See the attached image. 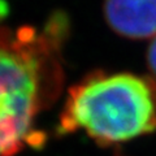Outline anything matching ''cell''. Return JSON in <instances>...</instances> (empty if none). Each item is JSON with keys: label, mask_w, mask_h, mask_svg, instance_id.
<instances>
[{"label": "cell", "mask_w": 156, "mask_h": 156, "mask_svg": "<svg viewBox=\"0 0 156 156\" xmlns=\"http://www.w3.org/2000/svg\"><path fill=\"white\" fill-rule=\"evenodd\" d=\"M66 23L62 14H55L42 33L30 26L0 27V156L42 143L33 125L61 91Z\"/></svg>", "instance_id": "1"}, {"label": "cell", "mask_w": 156, "mask_h": 156, "mask_svg": "<svg viewBox=\"0 0 156 156\" xmlns=\"http://www.w3.org/2000/svg\"><path fill=\"white\" fill-rule=\"evenodd\" d=\"M83 130L111 146L156 130V82L131 73H94L69 89L58 131Z\"/></svg>", "instance_id": "2"}, {"label": "cell", "mask_w": 156, "mask_h": 156, "mask_svg": "<svg viewBox=\"0 0 156 156\" xmlns=\"http://www.w3.org/2000/svg\"><path fill=\"white\" fill-rule=\"evenodd\" d=\"M104 17L112 30L125 38L156 37V0H104Z\"/></svg>", "instance_id": "3"}, {"label": "cell", "mask_w": 156, "mask_h": 156, "mask_svg": "<svg viewBox=\"0 0 156 156\" xmlns=\"http://www.w3.org/2000/svg\"><path fill=\"white\" fill-rule=\"evenodd\" d=\"M147 64H148V68L152 76L155 77L156 80V37L152 38L151 41V44L148 47V51H147Z\"/></svg>", "instance_id": "4"}, {"label": "cell", "mask_w": 156, "mask_h": 156, "mask_svg": "<svg viewBox=\"0 0 156 156\" xmlns=\"http://www.w3.org/2000/svg\"><path fill=\"white\" fill-rule=\"evenodd\" d=\"M9 13V5L5 0H0V21L4 20Z\"/></svg>", "instance_id": "5"}, {"label": "cell", "mask_w": 156, "mask_h": 156, "mask_svg": "<svg viewBox=\"0 0 156 156\" xmlns=\"http://www.w3.org/2000/svg\"><path fill=\"white\" fill-rule=\"evenodd\" d=\"M116 156H122V155H116Z\"/></svg>", "instance_id": "6"}]
</instances>
